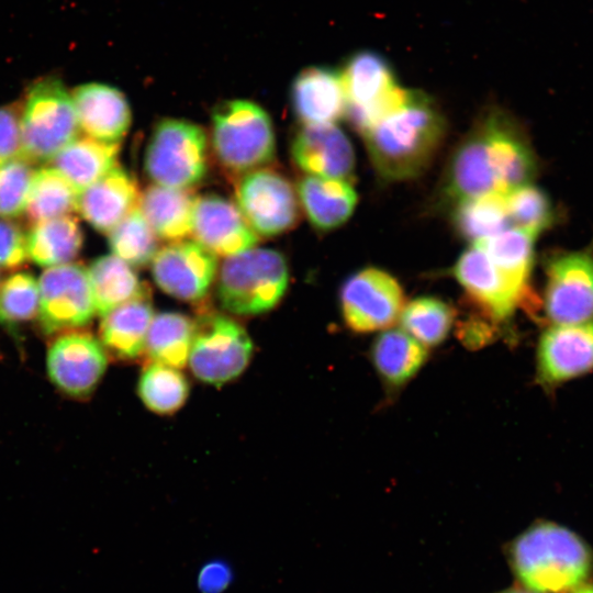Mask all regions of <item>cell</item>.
Listing matches in <instances>:
<instances>
[{"mask_svg": "<svg viewBox=\"0 0 593 593\" xmlns=\"http://www.w3.org/2000/svg\"><path fill=\"white\" fill-rule=\"evenodd\" d=\"M441 192L444 199L452 204L488 193H500L478 124L452 153Z\"/></svg>", "mask_w": 593, "mask_h": 593, "instance_id": "23", "label": "cell"}, {"mask_svg": "<svg viewBox=\"0 0 593 593\" xmlns=\"http://www.w3.org/2000/svg\"><path fill=\"white\" fill-rule=\"evenodd\" d=\"M26 237L29 258L47 268L69 264L83 243L77 219L69 215L35 223Z\"/></svg>", "mask_w": 593, "mask_h": 593, "instance_id": "29", "label": "cell"}, {"mask_svg": "<svg viewBox=\"0 0 593 593\" xmlns=\"http://www.w3.org/2000/svg\"><path fill=\"white\" fill-rule=\"evenodd\" d=\"M537 376L553 387L593 371V321L551 324L538 340Z\"/></svg>", "mask_w": 593, "mask_h": 593, "instance_id": "17", "label": "cell"}, {"mask_svg": "<svg viewBox=\"0 0 593 593\" xmlns=\"http://www.w3.org/2000/svg\"><path fill=\"white\" fill-rule=\"evenodd\" d=\"M195 323L178 312L154 315L148 328L145 353L152 362L177 369L188 365Z\"/></svg>", "mask_w": 593, "mask_h": 593, "instance_id": "31", "label": "cell"}, {"mask_svg": "<svg viewBox=\"0 0 593 593\" xmlns=\"http://www.w3.org/2000/svg\"><path fill=\"white\" fill-rule=\"evenodd\" d=\"M571 593H593V584H583L578 589L573 590Z\"/></svg>", "mask_w": 593, "mask_h": 593, "instance_id": "44", "label": "cell"}, {"mask_svg": "<svg viewBox=\"0 0 593 593\" xmlns=\"http://www.w3.org/2000/svg\"><path fill=\"white\" fill-rule=\"evenodd\" d=\"M445 133L446 120L436 102L424 92L409 90L400 108L361 134L378 176L403 181L429 166Z\"/></svg>", "mask_w": 593, "mask_h": 593, "instance_id": "1", "label": "cell"}, {"mask_svg": "<svg viewBox=\"0 0 593 593\" xmlns=\"http://www.w3.org/2000/svg\"><path fill=\"white\" fill-rule=\"evenodd\" d=\"M452 271L468 299L492 321H504L533 303L530 288L503 273L477 246L460 255Z\"/></svg>", "mask_w": 593, "mask_h": 593, "instance_id": "13", "label": "cell"}, {"mask_svg": "<svg viewBox=\"0 0 593 593\" xmlns=\"http://www.w3.org/2000/svg\"><path fill=\"white\" fill-rule=\"evenodd\" d=\"M405 303L398 280L376 267L351 275L339 292L343 320L349 329L359 334L391 328Z\"/></svg>", "mask_w": 593, "mask_h": 593, "instance_id": "9", "label": "cell"}, {"mask_svg": "<svg viewBox=\"0 0 593 593\" xmlns=\"http://www.w3.org/2000/svg\"><path fill=\"white\" fill-rule=\"evenodd\" d=\"M197 199L189 189L152 184L139 194L137 206L157 237L176 242L192 232Z\"/></svg>", "mask_w": 593, "mask_h": 593, "instance_id": "26", "label": "cell"}, {"mask_svg": "<svg viewBox=\"0 0 593 593\" xmlns=\"http://www.w3.org/2000/svg\"><path fill=\"white\" fill-rule=\"evenodd\" d=\"M511 569L534 593H571L593 577V550L574 532L538 522L508 546Z\"/></svg>", "mask_w": 593, "mask_h": 593, "instance_id": "2", "label": "cell"}, {"mask_svg": "<svg viewBox=\"0 0 593 593\" xmlns=\"http://www.w3.org/2000/svg\"><path fill=\"white\" fill-rule=\"evenodd\" d=\"M34 172L32 164L21 156L0 166V216L15 217L22 214Z\"/></svg>", "mask_w": 593, "mask_h": 593, "instance_id": "40", "label": "cell"}, {"mask_svg": "<svg viewBox=\"0 0 593 593\" xmlns=\"http://www.w3.org/2000/svg\"><path fill=\"white\" fill-rule=\"evenodd\" d=\"M156 284L167 294L187 302L203 299L217 271V258L197 240L170 242L152 262Z\"/></svg>", "mask_w": 593, "mask_h": 593, "instance_id": "15", "label": "cell"}, {"mask_svg": "<svg viewBox=\"0 0 593 593\" xmlns=\"http://www.w3.org/2000/svg\"><path fill=\"white\" fill-rule=\"evenodd\" d=\"M107 365L105 349L87 332H64L52 342L46 354L51 381L72 398L89 395L102 379Z\"/></svg>", "mask_w": 593, "mask_h": 593, "instance_id": "14", "label": "cell"}, {"mask_svg": "<svg viewBox=\"0 0 593 593\" xmlns=\"http://www.w3.org/2000/svg\"><path fill=\"white\" fill-rule=\"evenodd\" d=\"M231 567L223 560H210L198 573L197 584L201 593H223L232 582Z\"/></svg>", "mask_w": 593, "mask_h": 593, "instance_id": "43", "label": "cell"}, {"mask_svg": "<svg viewBox=\"0 0 593 593\" xmlns=\"http://www.w3.org/2000/svg\"><path fill=\"white\" fill-rule=\"evenodd\" d=\"M40 309L38 281L27 272L9 276L0 284V312L4 321L34 318Z\"/></svg>", "mask_w": 593, "mask_h": 593, "instance_id": "39", "label": "cell"}, {"mask_svg": "<svg viewBox=\"0 0 593 593\" xmlns=\"http://www.w3.org/2000/svg\"><path fill=\"white\" fill-rule=\"evenodd\" d=\"M21 126L18 110L12 107L0 108V166L20 156Z\"/></svg>", "mask_w": 593, "mask_h": 593, "instance_id": "42", "label": "cell"}, {"mask_svg": "<svg viewBox=\"0 0 593 593\" xmlns=\"http://www.w3.org/2000/svg\"><path fill=\"white\" fill-rule=\"evenodd\" d=\"M120 143H107L91 137L74 139L54 158L60 171L80 192L116 166Z\"/></svg>", "mask_w": 593, "mask_h": 593, "instance_id": "28", "label": "cell"}, {"mask_svg": "<svg viewBox=\"0 0 593 593\" xmlns=\"http://www.w3.org/2000/svg\"><path fill=\"white\" fill-rule=\"evenodd\" d=\"M290 99L294 115L304 125L335 124L345 116L340 74L327 67L303 69L292 82Z\"/></svg>", "mask_w": 593, "mask_h": 593, "instance_id": "22", "label": "cell"}, {"mask_svg": "<svg viewBox=\"0 0 593 593\" xmlns=\"http://www.w3.org/2000/svg\"><path fill=\"white\" fill-rule=\"evenodd\" d=\"M499 593H534V592L528 591L524 588H514V589H508Z\"/></svg>", "mask_w": 593, "mask_h": 593, "instance_id": "45", "label": "cell"}, {"mask_svg": "<svg viewBox=\"0 0 593 593\" xmlns=\"http://www.w3.org/2000/svg\"><path fill=\"white\" fill-rule=\"evenodd\" d=\"M372 365L390 388H400L413 379L427 359V349L402 328H389L373 342Z\"/></svg>", "mask_w": 593, "mask_h": 593, "instance_id": "27", "label": "cell"}, {"mask_svg": "<svg viewBox=\"0 0 593 593\" xmlns=\"http://www.w3.org/2000/svg\"><path fill=\"white\" fill-rule=\"evenodd\" d=\"M38 288L37 316L45 334L82 327L97 314L88 269L81 265L47 268L38 279Z\"/></svg>", "mask_w": 593, "mask_h": 593, "instance_id": "12", "label": "cell"}, {"mask_svg": "<svg viewBox=\"0 0 593 593\" xmlns=\"http://www.w3.org/2000/svg\"><path fill=\"white\" fill-rule=\"evenodd\" d=\"M88 275L96 311L101 316L131 300L145 295L144 287L133 266L113 254L94 259L88 269Z\"/></svg>", "mask_w": 593, "mask_h": 593, "instance_id": "30", "label": "cell"}, {"mask_svg": "<svg viewBox=\"0 0 593 593\" xmlns=\"http://www.w3.org/2000/svg\"><path fill=\"white\" fill-rule=\"evenodd\" d=\"M191 233L199 244L225 257L254 248L259 240L238 206L217 194L197 199Z\"/></svg>", "mask_w": 593, "mask_h": 593, "instance_id": "19", "label": "cell"}, {"mask_svg": "<svg viewBox=\"0 0 593 593\" xmlns=\"http://www.w3.org/2000/svg\"><path fill=\"white\" fill-rule=\"evenodd\" d=\"M189 382L179 369L152 362L142 372L138 394L150 411L167 415L178 411L189 395Z\"/></svg>", "mask_w": 593, "mask_h": 593, "instance_id": "36", "label": "cell"}, {"mask_svg": "<svg viewBox=\"0 0 593 593\" xmlns=\"http://www.w3.org/2000/svg\"><path fill=\"white\" fill-rule=\"evenodd\" d=\"M339 74L345 116L360 133L400 108L409 92L399 86L388 61L371 51L354 54Z\"/></svg>", "mask_w": 593, "mask_h": 593, "instance_id": "7", "label": "cell"}, {"mask_svg": "<svg viewBox=\"0 0 593 593\" xmlns=\"http://www.w3.org/2000/svg\"><path fill=\"white\" fill-rule=\"evenodd\" d=\"M79 191L56 168L34 172L25 206L27 219L35 223L68 215L77 210Z\"/></svg>", "mask_w": 593, "mask_h": 593, "instance_id": "34", "label": "cell"}, {"mask_svg": "<svg viewBox=\"0 0 593 593\" xmlns=\"http://www.w3.org/2000/svg\"><path fill=\"white\" fill-rule=\"evenodd\" d=\"M139 194L134 176L115 166L79 192L77 210L94 230L109 234L137 206Z\"/></svg>", "mask_w": 593, "mask_h": 593, "instance_id": "21", "label": "cell"}, {"mask_svg": "<svg viewBox=\"0 0 593 593\" xmlns=\"http://www.w3.org/2000/svg\"><path fill=\"white\" fill-rule=\"evenodd\" d=\"M21 154L31 164L45 163L77 138L79 124L71 96L54 76L27 90L20 115Z\"/></svg>", "mask_w": 593, "mask_h": 593, "instance_id": "5", "label": "cell"}, {"mask_svg": "<svg viewBox=\"0 0 593 593\" xmlns=\"http://www.w3.org/2000/svg\"><path fill=\"white\" fill-rule=\"evenodd\" d=\"M79 127L97 141L120 143L127 133L132 113L124 93L115 87L90 82L71 93Z\"/></svg>", "mask_w": 593, "mask_h": 593, "instance_id": "20", "label": "cell"}, {"mask_svg": "<svg viewBox=\"0 0 593 593\" xmlns=\"http://www.w3.org/2000/svg\"><path fill=\"white\" fill-rule=\"evenodd\" d=\"M211 141L217 161L233 174L262 168L276 156L271 119L248 100L223 101L213 109Z\"/></svg>", "mask_w": 593, "mask_h": 593, "instance_id": "3", "label": "cell"}, {"mask_svg": "<svg viewBox=\"0 0 593 593\" xmlns=\"http://www.w3.org/2000/svg\"><path fill=\"white\" fill-rule=\"evenodd\" d=\"M544 311L551 324L593 321V253L561 251L546 261Z\"/></svg>", "mask_w": 593, "mask_h": 593, "instance_id": "10", "label": "cell"}, {"mask_svg": "<svg viewBox=\"0 0 593 593\" xmlns=\"http://www.w3.org/2000/svg\"><path fill=\"white\" fill-rule=\"evenodd\" d=\"M109 246L113 255L133 267L148 265L159 249L157 236L138 206L109 233Z\"/></svg>", "mask_w": 593, "mask_h": 593, "instance_id": "37", "label": "cell"}, {"mask_svg": "<svg viewBox=\"0 0 593 593\" xmlns=\"http://www.w3.org/2000/svg\"><path fill=\"white\" fill-rule=\"evenodd\" d=\"M299 203L314 228L328 232L344 224L357 204L348 180L306 175L296 183Z\"/></svg>", "mask_w": 593, "mask_h": 593, "instance_id": "24", "label": "cell"}, {"mask_svg": "<svg viewBox=\"0 0 593 593\" xmlns=\"http://www.w3.org/2000/svg\"><path fill=\"white\" fill-rule=\"evenodd\" d=\"M4 322H5V321H4V318H3V316H2V314H1V312H0V323H4Z\"/></svg>", "mask_w": 593, "mask_h": 593, "instance_id": "46", "label": "cell"}, {"mask_svg": "<svg viewBox=\"0 0 593 593\" xmlns=\"http://www.w3.org/2000/svg\"><path fill=\"white\" fill-rule=\"evenodd\" d=\"M290 150L293 163L306 175L348 180L354 174V148L335 124L303 125Z\"/></svg>", "mask_w": 593, "mask_h": 593, "instance_id": "18", "label": "cell"}, {"mask_svg": "<svg viewBox=\"0 0 593 593\" xmlns=\"http://www.w3.org/2000/svg\"><path fill=\"white\" fill-rule=\"evenodd\" d=\"M154 315L145 294L102 316L99 336L107 354L121 360H133L145 353L146 337Z\"/></svg>", "mask_w": 593, "mask_h": 593, "instance_id": "25", "label": "cell"}, {"mask_svg": "<svg viewBox=\"0 0 593 593\" xmlns=\"http://www.w3.org/2000/svg\"><path fill=\"white\" fill-rule=\"evenodd\" d=\"M27 256V237L16 224L0 220V268L22 266Z\"/></svg>", "mask_w": 593, "mask_h": 593, "instance_id": "41", "label": "cell"}, {"mask_svg": "<svg viewBox=\"0 0 593 593\" xmlns=\"http://www.w3.org/2000/svg\"><path fill=\"white\" fill-rule=\"evenodd\" d=\"M535 240L536 236L511 226L472 245L480 248L512 280L523 287L530 288L529 278L534 265Z\"/></svg>", "mask_w": 593, "mask_h": 593, "instance_id": "33", "label": "cell"}, {"mask_svg": "<svg viewBox=\"0 0 593 593\" xmlns=\"http://www.w3.org/2000/svg\"><path fill=\"white\" fill-rule=\"evenodd\" d=\"M451 221L457 233L475 244L511 227L505 194L488 193L454 204Z\"/></svg>", "mask_w": 593, "mask_h": 593, "instance_id": "32", "label": "cell"}, {"mask_svg": "<svg viewBox=\"0 0 593 593\" xmlns=\"http://www.w3.org/2000/svg\"><path fill=\"white\" fill-rule=\"evenodd\" d=\"M505 204L511 226L536 237L556 221L552 201L545 191L532 183L505 193Z\"/></svg>", "mask_w": 593, "mask_h": 593, "instance_id": "38", "label": "cell"}, {"mask_svg": "<svg viewBox=\"0 0 593 593\" xmlns=\"http://www.w3.org/2000/svg\"><path fill=\"white\" fill-rule=\"evenodd\" d=\"M478 125L499 192L505 194L532 183L537 171L536 156L515 122L501 110H491Z\"/></svg>", "mask_w": 593, "mask_h": 593, "instance_id": "16", "label": "cell"}, {"mask_svg": "<svg viewBox=\"0 0 593 593\" xmlns=\"http://www.w3.org/2000/svg\"><path fill=\"white\" fill-rule=\"evenodd\" d=\"M454 320L451 306L434 296H419L405 303L399 318L402 329L425 347L441 344Z\"/></svg>", "mask_w": 593, "mask_h": 593, "instance_id": "35", "label": "cell"}, {"mask_svg": "<svg viewBox=\"0 0 593 593\" xmlns=\"http://www.w3.org/2000/svg\"><path fill=\"white\" fill-rule=\"evenodd\" d=\"M144 170L155 184L176 189L198 184L208 171L205 132L187 120H160L145 149Z\"/></svg>", "mask_w": 593, "mask_h": 593, "instance_id": "6", "label": "cell"}, {"mask_svg": "<svg viewBox=\"0 0 593 593\" xmlns=\"http://www.w3.org/2000/svg\"><path fill=\"white\" fill-rule=\"evenodd\" d=\"M253 356L245 328L225 315H209L195 324L188 365L201 381L221 385L237 378Z\"/></svg>", "mask_w": 593, "mask_h": 593, "instance_id": "8", "label": "cell"}, {"mask_svg": "<svg viewBox=\"0 0 593 593\" xmlns=\"http://www.w3.org/2000/svg\"><path fill=\"white\" fill-rule=\"evenodd\" d=\"M236 205L256 234L272 237L291 230L299 219V199L291 182L271 168L242 175Z\"/></svg>", "mask_w": 593, "mask_h": 593, "instance_id": "11", "label": "cell"}, {"mask_svg": "<svg viewBox=\"0 0 593 593\" xmlns=\"http://www.w3.org/2000/svg\"><path fill=\"white\" fill-rule=\"evenodd\" d=\"M286 257L271 248H250L227 257L217 278V298L228 312L257 315L272 310L289 286Z\"/></svg>", "mask_w": 593, "mask_h": 593, "instance_id": "4", "label": "cell"}]
</instances>
